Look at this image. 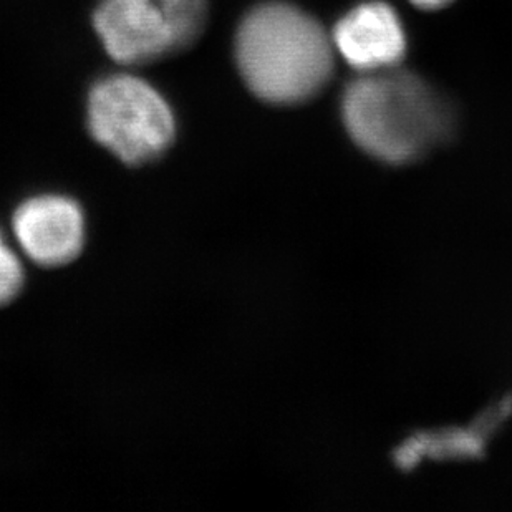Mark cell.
Segmentation results:
<instances>
[{
  "label": "cell",
  "mask_w": 512,
  "mask_h": 512,
  "mask_svg": "<svg viewBox=\"0 0 512 512\" xmlns=\"http://www.w3.org/2000/svg\"><path fill=\"white\" fill-rule=\"evenodd\" d=\"M93 29L116 63L135 67L176 54L173 32L156 0H100Z\"/></svg>",
  "instance_id": "4"
},
{
  "label": "cell",
  "mask_w": 512,
  "mask_h": 512,
  "mask_svg": "<svg viewBox=\"0 0 512 512\" xmlns=\"http://www.w3.org/2000/svg\"><path fill=\"white\" fill-rule=\"evenodd\" d=\"M4 237H2V234H0V247L4 246Z\"/></svg>",
  "instance_id": "10"
},
{
  "label": "cell",
  "mask_w": 512,
  "mask_h": 512,
  "mask_svg": "<svg viewBox=\"0 0 512 512\" xmlns=\"http://www.w3.org/2000/svg\"><path fill=\"white\" fill-rule=\"evenodd\" d=\"M12 226L20 249L39 266H65L77 259L85 244V216L67 196L27 199L15 211Z\"/></svg>",
  "instance_id": "5"
},
{
  "label": "cell",
  "mask_w": 512,
  "mask_h": 512,
  "mask_svg": "<svg viewBox=\"0 0 512 512\" xmlns=\"http://www.w3.org/2000/svg\"><path fill=\"white\" fill-rule=\"evenodd\" d=\"M173 32L176 50L189 49L208 25V0H156Z\"/></svg>",
  "instance_id": "7"
},
{
  "label": "cell",
  "mask_w": 512,
  "mask_h": 512,
  "mask_svg": "<svg viewBox=\"0 0 512 512\" xmlns=\"http://www.w3.org/2000/svg\"><path fill=\"white\" fill-rule=\"evenodd\" d=\"M234 54L247 88L272 105L307 102L334 72V42L324 27L284 2L247 12L237 27Z\"/></svg>",
  "instance_id": "1"
},
{
  "label": "cell",
  "mask_w": 512,
  "mask_h": 512,
  "mask_svg": "<svg viewBox=\"0 0 512 512\" xmlns=\"http://www.w3.org/2000/svg\"><path fill=\"white\" fill-rule=\"evenodd\" d=\"M343 123L367 155L406 165L448 140L451 116L420 78L393 68L365 73L345 90Z\"/></svg>",
  "instance_id": "2"
},
{
  "label": "cell",
  "mask_w": 512,
  "mask_h": 512,
  "mask_svg": "<svg viewBox=\"0 0 512 512\" xmlns=\"http://www.w3.org/2000/svg\"><path fill=\"white\" fill-rule=\"evenodd\" d=\"M24 266L7 244L0 247V305L9 304L24 287Z\"/></svg>",
  "instance_id": "8"
},
{
  "label": "cell",
  "mask_w": 512,
  "mask_h": 512,
  "mask_svg": "<svg viewBox=\"0 0 512 512\" xmlns=\"http://www.w3.org/2000/svg\"><path fill=\"white\" fill-rule=\"evenodd\" d=\"M87 121L93 140L125 165L160 158L176 136L173 110L163 95L130 73H115L93 85Z\"/></svg>",
  "instance_id": "3"
},
{
  "label": "cell",
  "mask_w": 512,
  "mask_h": 512,
  "mask_svg": "<svg viewBox=\"0 0 512 512\" xmlns=\"http://www.w3.org/2000/svg\"><path fill=\"white\" fill-rule=\"evenodd\" d=\"M416 7L425 10H436L450 4L451 0H411Z\"/></svg>",
  "instance_id": "9"
},
{
  "label": "cell",
  "mask_w": 512,
  "mask_h": 512,
  "mask_svg": "<svg viewBox=\"0 0 512 512\" xmlns=\"http://www.w3.org/2000/svg\"><path fill=\"white\" fill-rule=\"evenodd\" d=\"M332 42L345 62L363 73L397 67L406 50L400 19L383 2H367L348 12L335 27Z\"/></svg>",
  "instance_id": "6"
}]
</instances>
